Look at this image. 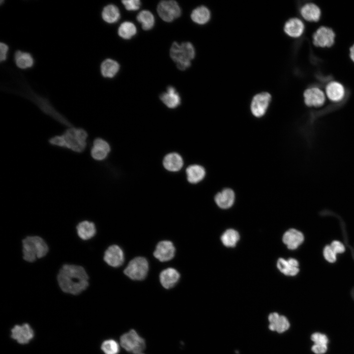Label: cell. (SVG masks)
<instances>
[{"mask_svg": "<svg viewBox=\"0 0 354 354\" xmlns=\"http://www.w3.org/2000/svg\"><path fill=\"white\" fill-rule=\"evenodd\" d=\"M57 280L61 290L74 295L80 294L88 286V276L81 266L66 264L59 270Z\"/></svg>", "mask_w": 354, "mask_h": 354, "instance_id": "6da1fadb", "label": "cell"}, {"mask_svg": "<svg viewBox=\"0 0 354 354\" xmlns=\"http://www.w3.org/2000/svg\"><path fill=\"white\" fill-rule=\"evenodd\" d=\"M88 138V134L86 129L73 125L68 127L60 134L51 137L48 142L52 146L80 154L87 148Z\"/></svg>", "mask_w": 354, "mask_h": 354, "instance_id": "7a4b0ae2", "label": "cell"}, {"mask_svg": "<svg viewBox=\"0 0 354 354\" xmlns=\"http://www.w3.org/2000/svg\"><path fill=\"white\" fill-rule=\"evenodd\" d=\"M170 55L177 67L183 71L190 66L191 61L195 56V50L190 42H183L179 44L174 42L170 48Z\"/></svg>", "mask_w": 354, "mask_h": 354, "instance_id": "3957f363", "label": "cell"}, {"mask_svg": "<svg viewBox=\"0 0 354 354\" xmlns=\"http://www.w3.org/2000/svg\"><path fill=\"white\" fill-rule=\"evenodd\" d=\"M22 244L23 259L28 262L43 257L48 252L47 244L38 236H27L23 240Z\"/></svg>", "mask_w": 354, "mask_h": 354, "instance_id": "277c9868", "label": "cell"}, {"mask_svg": "<svg viewBox=\"0 0 354 354\" xmlns=\"http://www.w3.org/2000/svg\"><path fill=\"white\" fill-rule=\"evenodd\" d=\"M120 344L127 352L133 354H141L146 348V342L134 329L123 334L120 337Z\"/></svg>", "mask_w": 354, "mask_h": 354, "instance_id": "5b68a950", "label": "cell"}, {"mask_svg": "<svg viewBox=\"0 0 354 354\" xmlns=\"http://www.w3.org/2000/svg\"><path fill=\"white\" fill-rule=\"evenodd\" d=\"M148 269L147 260L143 257H137L129 262L123 272L131 279L140 281L146 278Z\"/></svg>", "mask_w": 354, "mask_h": 354, "instance_id": "8992f818", "label": "cell"}, {"mask_svg": "<svg viewBox=\"0 0 354 354\" xmlns=\"http://www.w3.org/2000/svg\"><path fill=\"white\" fill-rule=\"evenodd\" d=\"M157 12L160 17L166 22H171L181 15L180 8L175 0H163L157 6Z\"/></svg>", "mask_w": 354, "mask_h": 354, "instance_id": "52a82bcc", "label": "cell"}, {"mask_svg": "<svg viewBox=\"0 0 354 354\" xmlns=\"http://www.w3.org/2000/svg\"><path fill=\"white\" fill-rule=\"evenodd\" d=\"M271 100V96L267 92H262L256 94L252 98L250 104L252 114L256 118H261L266 113Z\"/></svg>", "mask_w": 354, "mask_h": 354, "instance_id": "ba28073f", "label": "cell"}, {"mask_svg": "<svg viewBox=\"0 0 354 354\" xmlns=\"http://www.w3.org/2000/svg\"><path fill=\"white\" fill-rule=\"evenodd\" d=\"M111 150L109 143L101 138L93 139L90 148L89 153L91 158L96 161L105 160Z\"/></svg>", "mask_w": 354, "mask_h": 354, "instance_id": "9c48e42d", "label": "cell"}, {"mask_svg": "<svg viewBox=\"0 0 354 354\" xmlns=\"http://www.w3.org/2000/svg\"><path fill=\"white\" fill-rule=\"evenodd\" d=\"M335 33L333 30L326 27H320L313 35L314 45L320 47H330L334 43Z\"/></svg>", "mask_w": 354, "mask_h": 354, "instance_id": "30bf717a", "label": "cell"}, {"mask_svg": "<svg viewBox=\"0 0 354 354\" xmlns=\"http://www.w3.org/2000/svg\"><path fill=\"white\" fill-rule=\"evenodd\" d=\"M176 249L172 242L162 240L157 244L153 252L154 257L164 262L172 260L175 254Z\"/></svg>", "mask_w": 354, "mask_h": 354, "instance_id": "8fae6325", "label": "cell"}, {"mask_svg": "<svg viewBox=\"0 0 354 354\" xmlns=\"http://www.w3.org/2000/svg\"><path fill=\"white\" fill-rule=\"evenodd\" d=\"M11 332V338L21 344L29 343L34 337L33 330L27 323L22 325H15Z\"/></svg>", "mask_w": 354, "mask_h": 354, "instance_id": "7c38bea8", "label": "cell"}, {"mask_svg": "<svg viewBox=\"0 0 354 354\" xmlns=\"http://www.w3.org/2000/svg\"><path fill=\"white\" fill-rule=\"evenodd\" d=\"M103 258L108 265L113 267L121 266L124 261L123 252L117 245L109 246L105 251Z\"/></svg>", "mask_w": 354, "mask_h": 354, "instance_id": "4fadbf2b", "label": "cell"}, {"mask_svg": "<svg viewBox=\"0 0 354 354\" xmlns=\"http://www.w3.org/2000/svg\"><path fill=\"white\" fill-rule=\"evenodd\" d=\"M304 102L309 107H320L325 101V95L323 91L318 88H311L305 90L303 93Z\"/></svg>", "mask_w": 354, "mask_h": 354, "instance_id": "5bb4252c", "label": "cell"}, {"mask_svg": "<svg viewBox=\"0 0 354 354\" xmlns=\"http://www.w3.org/2000/svg\"><path fill=\"white\" fill-rule=\"evenodd\" d=\"M268 320L269 323L268 328L272 331L281 333L286 331L290 327V323L287 318L277 313H270Z\"/></svg>", "mask_w": 354, "mask_h": 354, "instance_id": "9a60e30c", "label": "cell"}, {"mask_svg": "<svg viewBox=\"0 0 354 354\" xmlns=\"http://www.w3.org/2000/svg\"><path fill=\"white\" fill-rule=\"evenodd\" d=\"M180 278L179 273L175 268L168 267L162 270L159 274L162 286L166 289L174 287Z\"/></svg>", "mask_w": 354, "mask_h": 354, "instance_id": "2e32d148", "label": "cell"}, {"mask_svg": "<svg viewBox=\"0 0 354 354\" xmlns=\"http://www.w3.org/2000/svg\"><path fill=\"white\" fill-rule=\"evenodd\" d=\"M235 199L234 191L231 188H226L217 193L214 197L216 205L220 208L226 209L231 207Z\"/></svg>", "mask_w": 354, "mask_h": 354, "instance_id": "e0dca14e", "label": "cell"}, {"mask_svg": "<svg viewBox=\"0 0 354 354\" xmlns=\"http://www.w3.org/2000/svg\"><path fill=\"white\" fill-rule=\"evenodd\" d=\"M302 233L294 229L287 231L283 235V241L291 250L296 249L303 241Z\"/></svg>", "mask_w": 354, "mask_h": 354, "instance_id": "ac0fdd59", "label": "cell"}, {"mask_svg": "<svg viewBox=\"0 0 354 354\" xmlns=\"http://www.w3.org/2000/svg\"><path fill=\"white\" fill-rule=\"evenodd\" d=\"M277 266L286 275L295 276L299 272V263L294 258H290L287 260L280 258L277 261Z\"/></svg>", "mask_w": 354, "mask_h": 354, "instance_id": "d6986e66", "label": "cell"}, {"mask_svg": "<svg viewBox=\"0 0 354 354\" xmlns=\"http://www.w3.org/2000/svg\"><path fill=\"white\" fill-rule=\"evenodd\" d=\"M304 26L301 20L297 18L288 20L285 24L284 30L289 36L296 38L302 35Z\"/></svg>", "mask_w": 354, "mask_h": 354, "instance_id": "ffe728a7", "label": "cell"}, {"mask_svg": "<svg viewBox=\"0 0 354 354\" xmlns=\"http://www.w3.org/2000/svg\"><path fill=\"white\" fill-rule=\"evenodd\" d=\"M160 98L163 103L170 108H176L180 104V96L172 86H169L167 91L160 95Z\"/></svg>", "mask_w": 354, "mask_h": 354, "instance_id": "44dd1931", "label": "cell"}, {"mask_svg": "<svg viewBox=\"0 0 354 354\" xmlns=\"http://www.w3.org/2000/svg\"><path fill=\"white\" fill-rule=\"evenodd\" d=\"M311 339L314 344L312 351L316 354H324L327 349L328 338L326 335L320 332L312 334Z\"/></svg>", "mask_w": 354, "mask_h": 354, "instance_id": "7402d4cb", "label": "cell"}, {"mask_svg": "<svg viewBox=\"0 0 354 354\" xmlns=\"http://www.w3.org/2000/svg\"><path fill=\"white\" fill-rule=\"evenodd\" d=\"M327 97L332 101H340L345 95V89L342 85L337 82H331L326 87Z\"/></svg>", "mask_w": 354, "mask_h": 354, "instance_id": "603a6c76", "label": "cell"}, {"mask_svg": "<svg viewBox=\"0 0 354 354\" xmlns=\"http://www.w3.org/2000/svg\"><path fill=\"white\" fill-rule=\"evenodd\" d=\"M78 236L83 240H88L94 236L96 228L93 223L84 221L79 223L76 227Z\"/></svg>", "mask_w": 354, "mask_h": 354, "instance_id": "cb8c5ba5", "label": "cell"}, {"mask_svg": "<svg viewBox=\"0 0 354 354\" xmlns=\"http://www.w3.org/2000/svg\"><path fill=\"white\" fill-rule=\"evenodd\" d=\"M163 164L168 171L177 172L183 166V160L180 155L177 153L167 154L164 158Z\"/></svg>", "mask_w": 354, "mask_h": 354, "instance_id": "d4e9b609", "label": "cell"}, {"mask_svg": "<svg viewBox=\"0 0 354 354\" xmlns=\"http://www.w3.org/2000/svg\"><path fill=\"white\" fill-rule=\"evenodd\" d=\"M188 181L193 184L197 183L202 181L206 175L205 168L199 165H193L189 166L186 170Z\"/></svg>", "mask_w": 354, "mask_h": 354, "instance_id": "484cf974", "label": "cell"}, {"mask_svg": "<svg viewBox=\"0 0 354 354\" xmlns=\"http://www.w3.org/2000/svg\"><path fill=\"white\" fill-rule=\"evenodd\" d=\"M303 18L308 21H318L321 16V10L315 4L309 3L304 5L300 9Z\"/></svg>", "mask_w": 354, "mask_h": 354, "instance_id": "4316f807", "label": "cell"}, {"mask_svg": "<svg viewBox=\"0 0 354 354\" xmlns=\"http://www.w3.org/2000/svg\"><path fill=\"white\" fill-rule=\"evenodd\" d=\"M210 16L209 10L205 6H200L196 8L191 14L192 20L199 25L207 23L210 20Z\"/></svg>", "mask_w": 354, "mask_h": 354, "instance_id": "83f0119b", "label": "cell"}, {"mask_svg": "<svg viewBox=\"0 0 354 354\" xmlns=\"http://www.w3.org/2000/svg\"><path fill=\"white\" fill-rule=\"evenodd\" d=\"M119 69L118 63L110 59L104 60L100 66L101 74L105 78H113L118 73Z\"/></svg>", "mask_w": 354, "mask_h": 354, "instance_id": "f1b7e54d", "label": "cell"}, {"mask_svg": "<svg viewBox=\"0 0 354 354\" xmlns=\"http://www.w3.org/2000/svg\"><path fill=\"white\" fill-rule=\"evenodd\" d=\"M102 17L104 21L109 24L116 23L120 18L118 8L114 4L105 6L102 12Z\"/></svg>", "mask_w": 354, "mask_h": 354, "instance_id": "f546056e", "label": "cell"}, {"mask_svg": "<svg viewBox=\"0 0 354 354\" xmlns=\"http://www.w3.org/2000/svg\"><path fill=\"white\" fill-rule=\"evenodd\" d=\"M16 65L21 69L31 67L34 63L33 59L30 54L21 51H17L14 56Z\"/></svg>", "mask_w": 354, "mask_h": 354, "instance_id": "4dcf8cb0", "label": "cell"}, {"mask_svg": "<svg viewBox=\"0 0 354 354\" xmlns=\"http://www.w3.org/2000/svg\"><path fill=\"white\" fill-rule=\"evenodd\" d=\"M137 21L141 24L142 28L145 30L151 29L154 24L153 14L148 10H143L137 16Z\"/></svg>", "mask_w": 354, "mask_h": 354, "instance_id": "1f68e13d", "label": "cell"}, {"mask_svg": "<svg viewBox=\"0 0 354 354\" xmlns=\"http://www.w3.org/2000/svg\"><path fill=\"white\" fill-rule=\"evenodd\" d=\"M136 32L137 29L135 25L130 22L122 23L118 29V35L124 39H130Z\"/></svg>", "mask_w": 354, "mask_h": 354, "instance_id": "d6a6232c", "label": "cell"}, {"mask_svg": "<svg viewBox=\"0 0 354 354\" xmlns=\"http://www.w3.org/2000/svg\"><path fill=\"white\" fill-rule=\"evenodd\" d=\"M239 239L237 231L233 229L226 230L222 235L221 239L223 244L227 247H234Z\"/></svg>", "mask_w": 354, "mask_h": 354, "instance_id": "836d02e7", "label": "cell"}, {"mask_svg": "<svg viewBox=\"0 0 354 354\" xmlns=\"http://www.w3.org/2000/svg\"><path fill=\"white\" fill-rule=\"evenodd\" d=\"M101 349L105 354H118L120 351L119 344L114 339L103 341Z\"/></svg>", "mask_w": 354, "mask_h": 354, "instance_id": "e575fe53", "label": "cell"}, {"mask_svg": "<svg viewBox=\"0 0 354 354\" xmlns=\"http://www.w3.org/2000/svg\"><path fill=\"white\" fill-rule=\"evenodd\" d=\"M323 255L324 259L329 263H334L336 260L337 254L331 248L330 245H326L324 249Z\"/></svg>", "mask_w": 354, "mask_h": 354, "instance_id": "d590c367", "label": "cell"}, {"mask_svg": "<svg viewBox=\"0 0 354 354\" xmlns=\"http://www.w3.org/2000/svg\"><path fill=\"white\" fill-rule=\"evenodd\" d=\"M121 2L128 11L137 10L140 8L141 5V2L139 0H122Z\"/></svg>", "mask_w": 354, "mask_h": 354, "instance_id": "8d00e7d4", "label": "cell"}, {"mask_svg": "<svg viewBox=\"0 0 354 354\" xmlns=\"http://www.w3.org/2000/svg\"><path fill=\"white\" fill-rule=\"evenodd\" d=\"M329 245L336 254L342 253L345 251L344 245L339 241L334 240Z\"/></svg>", "mask_w": 354, "mask_h": 354, "instance_id": "74e56055", "label": "cell"}, {"mask_svg": "<svg viewBox=\"0 0 354 354\" xmlns=\"http://www.w3.org/2000/svg\"><path fill=\"white\" fill-rule=\"evenodd\" d=\"M8 51V46L1 42L0 43V61H4L7 58V52Z\"/></svg>", "mask_w": 354, "mask_h": 354, "instance_id": "f35d334b", "label": "cell"}, {"mask_svg": "<svg viewBox=\"0 0 354 354\" xmlns=\"http://www.w3.org/2000/svg\"><path fill=\"white\" fill-rule=\"evenodd\" d=\"M350 58L354 62V44L350 48Z\"/></svg>", "mask_w": 354, "mask_h": 354, "instance_id": "ab89813d", "label": "cell"}, {"mask_svg": "<svg viewBox=\"0 0 354 354\" xmlns=\"http://www.w3.org/2000/svg\"></svg>", "mask_w": 354, "mask_h": 354, "instance_id": "60d3db41", "label": "cell"}]
</instances>
